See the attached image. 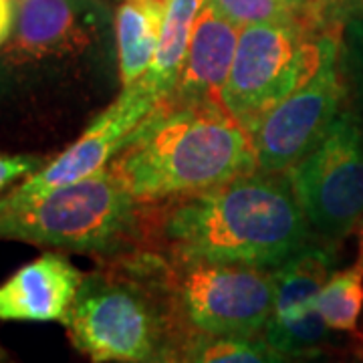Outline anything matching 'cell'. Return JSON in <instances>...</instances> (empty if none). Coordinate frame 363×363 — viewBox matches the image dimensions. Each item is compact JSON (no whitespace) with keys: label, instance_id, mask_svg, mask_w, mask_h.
<instances>
[{"label":"cell","instance_id":"17","mask_svg":"<svg viewBox=\"0 0 363 363\" xmlns=\"http://www.w3.org/2000/svg\"><path fill=\"white\" fill-rule=\"evenodd\" d=\"M339 69L347 99L363 111V0L339 14Z\"/></svg>","mask_w":363,"mask_h":363},{"label":"cell","instance_id":"12","mask_svg":"<svg viewBox=\"0 0 363 363\" xmlns=\"http://www.w3.org/2000/svg\"><path fill=\"white\" fill-rule=\"evenodd\" d=\"M81 272L61 250H47L0 285V321L65 323Z\"/></svg>","mask_w":363,"mask_h":363},{"label":"cell","instance_id":"6","mask_svg":"<svg viewBox=\"0 0 363 363\" xmlns=\"http://www.w3.org/2000/svg\"><path fill=\"white\" fill-rule=\"evenodd\" d=\"M337 37L339 23L319 16L240 28L222 105L250 133L267 111L317 73Z\"/></svg>","mask_w":363,"mask_h":363},{"label":"cell","instance_id":"8","mask_svg":"<svg viewBox=\"0 0 363 363\" xmlns=\"http://www.w3.org/2000/svg\"><path fill=\"white\" fill-rule=\"evenodd\" d=\"M169 262L174 298L190 331L262 335L274 303V269L210 260Z\"/></svg>","mask_w":363,"mask_h":363},{"label":"cell","instance_id":"5","mask_svg":"<svg viewBox=\"0 0 363 363\" xmlns=\"http://www.w3.org/2000/svg\"><path fill=\"white\" fill-rule=\"evenodd\" d=\"M145 220L147 202L107 166L37 200L0 204V238L105 260L145 248Z\"/></svg>","mask_w":363,"mask_h":363},{"label":"cell","instance_id":"2","mask_svg":"<svg viewBox=\"0 0 363 363\" xmlns=\"http://www.w3.org/2000/svg\"><path fill=\"white\" fill-rule=\"evenodd\" d=\"M109 169L142 202L200 192L257 169L252 138L216 101L162 99Z\"/></svg>","mask_w":363,"mask_h":363},{"label":"cell","instance_id":"7","mask_svg":"<svg viewBox=\"0 0 363 363\" xmlns=\"http://www.w3.org/2000/svg\"><path fill=\"white\" fill-rule=\"evenodd\" d=\"M313 234L337 247L363 220V111L343 105L307 156L286 172Z\"/></svg>","mask_w":363,"mask_h":363},{"label":"cell","instance_id":"4","mask_svg":"<svg viewBox=\"0 0 363 363\" xmlns=\"http://www.w3.org/2000/svg\"><path fill=\"white\" fill-rule=\"evenodd\" d=\"M116 63V13L104 0H16L0 47V89L33 101H87Z\"/></svg>","mask_w":363,"mask_h":363},{"label":"cell","instance_id":"23","mask_svg":"<svg viewBox=\"0 0 363 363\" xmlns=\"http://www.w3.org/2000/svg\"><path fill=\"white\" fill-rule=\"evenodd\" d=\"M111 363H180L178 362V351H168L150 359H140V362H111Z\"/></svg>","mask_w":363,"mask_h":363},{"label":"cell","instance_id":"21","mask_svg":"<svg viewBox=\"0 0 363 363\" xmlns=\"http://www.w3.org/2000/svg\"><path fill=\"white\" fill-rule=\"evenodd\" d=\"M355 0H313L315 13L323 18L325 23H335L339 14L343 13L347 6H351Z\"/></svg>","mask_w":363,"mask_h":363},{"label":"cell","instance_id":"18","mask_svg":"<svg viewBox=\"0 0 363 363\" xmlns=\"http://www.w3.org/2000/svg\"><path fill=\"white\" fill-rule=\"evenodd\" d=\"M212 4L218 9L222 16H226L238 28L264 23H285L303 16H317L301 11L295 0H212Z\"/></svg>","mask_w":363,"mask_h":363},{"label":"cell","instance_id":"26","mask_svg":"<svg viewBox=\"0 0 363 363\" xmlns=\"http://www.w3.org/2000/svg\"><path fill=\"white\" fill-rule=\"evenodd\" d=\"M357 230H359V262H357V264H362L363 267V220L362 224L357 226Z\"/></svg>","mask_w":363,"mask_h":363},{"label":"cell","instance_id":"25","mask_svg":"<svg viewBox=\"0 0 363 363\" xmlns=\"http://www.w3.org/2000/svg\"><path fill=\"white\" fill-rule=\"evenodd\" d=\"M0 363H16L13 357H11V353L4 350L2 345H0Z\"/></svg>","mask_w":363,"mask_h":363},{"label":"cell","instance_id":"13","mask_svg":"<svg viewBox=\"0 0 363 363\" xmlns=\"http://www.w3.org/2000/svg\"><path fill=\"white\" fill-rule=\"evenodd\" d=\"M238 35L240 28L222 16L212 0H206L192 30L178 83L166 99L180 104H222V89L233 69Z\"/></svg>","mask_w":363,"mask_h":363},{"label":"cell","instance_id":"1","mask_svg":"<svg viewBox=\"0 0 363 363\" xmlns=\"http://www.w3.org/2000/svg\"><path fill=\"white\" fill-rule=\"evenodd\" d=\"M315 240L286 172L255 169L200 192L147 202L145 248L169 260L277 269Z\"/></svg>","mask_w":363,"mask_h":363},{"label":"cell","instance_id":"14","mask_svg":"<svg viewBox=\"0 0 363 363\" xmlns=\"http://www.w3.org/2000/svg\"><path fill=\"white\" fill-rule=\"evenodd\" d=\"M204 4L206 0H168L166 4L156 59L142 77L162 99H166L178 83L192 30Z\"/></svg>","mask_w":363,"mask_h":363},{"label":"cell","instance_id":"9","mask_svg":"<svg viewBox=\"0 0 363 363\" xmlns=\"http://www.w3.org/2000/svg\"><path fill=\"white\" fill-rule=\"evenodd\" d=\"M347 89L339 69V37L329 47L323 63L250 131L257 169L283 174L311 152L335 121Z\"/></svg>","mask_w":363,"mask_h":363},{"label":"cell","instance_id":"11","mask_svg":"<svg viewBox=\"0 0 363 363\" xmlns=\"http://www.w3.org/2000/svg\"><path fill=\"white\" fill-rule=\"evenodd\" d=\"M160 101L162 97L143 79L121 87V93L99 116L93 117L85 131L63 154L52 157L43 168L30 174L21 186H16L13 192L2 196L0 204H25L105 169Z\"/></svg>","mask_w":363,"mask_h":363},{"label":"cell","instance_id":"20","mask_svg":"<svg viewBox=\"0 0 363 363\" xmlns=\"http://www.w3.org/2000/svg\"><path fill=\"white\" fill-rule=\"evenodd\" d=\"M286 363H363V335H359L357 343L345 350L321 351L301 357H286Z\"/></svg>","mask_w":363,"mask_h":363},{"label":"cell","instance_id":"10","mask_svg":"<svg viewBox=\"0 0 363 363\" xmlns=\"http://www.w3.org/2000/svg\"><path fill=\"white\" fill-rule=\"evenodd\" d=\"M337 247L315 240L274 269V303L262 335L285 357L345 350L353 335L337 333L317 311V295L335 272Z\"/></svg>","mask_w":363,"mask_h":363},{"label":"cell","instance_id":"3","mask_svg":"<svg viewBox=\"0 0 363 363\" xmlns=\"http://www.w3.org/2000/svg\"><path fill=\"white\" fill-rule=\"evenodd\" d=\"M63 325L71 345L91 363L180 351L192 333L174 298L172 262L152 248L99 260L85 272Z\"/></svg>","mask_w":363,"mask_h":363},{"label":"cell","instance_id":"16","mask_svg":"<svg viewBox=\"0 0 363 363\" xmlns=\"http://www.w3.org/2000/svg\"><path fill=\"white\" fill-rule=\"evenodd\" d=\"M317 311L337 333L355 335L363 313V267L335 271L317 295Z\"/></svg>","mask_w":363,"mask_h":363},{"label":"cell","instance_id":"22","mask_svg":"<svg viewBox=\"0 0 363 363\" xmlns=\"http://www.w3.org/2000/svg\"><path fill=\"white\" fill-rule=\"evenodd\" d=\"M14 23L13 0H0V47L6 43Z\"/></svg>","mask_w":363,"mask_h":363},{"label":"cell","instance_id":"19","mask_svg":"<svg viewBox=\"0 0 363 363\" xmlns=\"http://www.w3.org/2000/svg\"><path fill=\"white\" fill-rule=\"evenodd\" d=\"M45 157L33 156V154H0V196L6 188H11L14 182L21 178H28L37 169L45 166Z\"/></svg>","mask_w":363,"mask_h":363},{"label":"cell","instance_id":"15","mask_svg":"<svg viewBox=\"0 0 363 363\" xmlns=\"http://www.w3.org/2000/svg\"><path fill=\"white\" fill-rule=\"evenodd\" d=\"M180 363H286L264 335H212L192 331L178 351Z\"/></svg>","mask_w":363,"mask_h":363},{"label":"cell","instance_id":"24","mask_svg":"<svg viewBox=\"0 0 363 363\" xmlns=\"http://www.w3.org/2000/svg\"><path fill=\"white\" fill-rule=\"evenodd\" d=\"M298 6H301V11H305V13L309 14H317L315 13V4H313V0H295Z\"/></svg>","mask_w":363,"mask_h":363}]
</instances>
